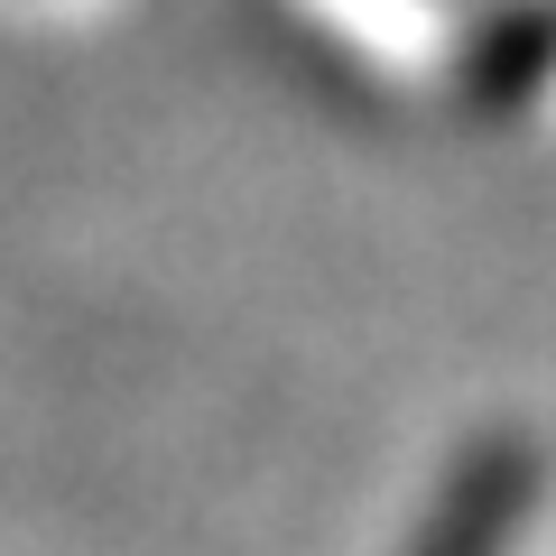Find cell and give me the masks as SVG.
Wrapping results in <instances>:
<instances>
[{
  "label": "cell",
  "mask_w": 556,
  "mask_h": 556,
  "mask_svg": "<svg viewBox=\"0 0 556 556\" xmlns=\"http://www.w3.org/2000/svg\"><path fill=\"white\" fill-rule=\"evenodd\" d=\"M529 501H538V445L529 437H482L455 464V482H445L417 556H510Z\"/></svg>",
  "instance_id": "obj_1"
}]
</instances>
